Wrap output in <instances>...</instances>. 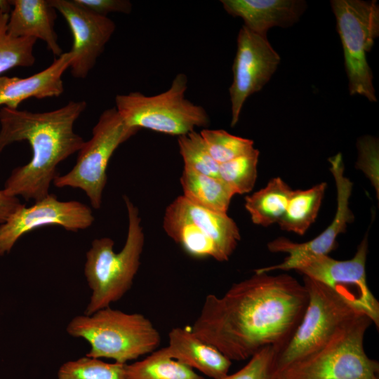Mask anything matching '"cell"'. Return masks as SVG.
Listing matches in <instances>:
<instances>
[{"instance_id":"1","label":"cell","mask_w":379,"mask_h":379,"mask_svg":"<svg viewBox=\"0 0 379 379\" xmlns=\"http://www.w3.org/2000/svg\"><path fill=\"white\" fill-rule=\"evenodd\" d=\"M307 300L305 286L294 277L255 272L221 297L206 295L190 329L231 361L248 359L267 347L279 352L299 325Z\"/></svg>"},{"instance_id":"2","label":"cell","mask_w":379,"mask_h":379,"mask_svg":"<svg viewBox=\"0 0 379 379\" xmlns=\"http://www.w3.org/2000/svg\"><path fill=\"white\" fill-rule=\"evenodd\" d=\"M86 107V102L81 100L45 112L0 109V154L20 141H27L32 151L30 161L14 168L5 182L4 190L8 195L37 201L49 194L51 182L59 175L58 165L85 142L74 125Z\"/></svg>"},{"instance_id":"3","label":"cell","mask_w":379,"mask_h":379,"mask_svg":"<svg viewBox=\"0 0 379 379\" xmlns=\"http://www.w3.org/2000/svg\"><path fill=\"white\" fill-rule=\"evenodd\" d=\"M128 218L127 237L123 248L114 251V241L95 239L86 252L84 274L91 295L84 314L91 315L120 300L131 288L140 265L145 234L138 208L124 196Z\"/></svg>"},{"instance_id":"4","label":"cell","mask_w":379,"mask_h":379,"mask_svg":"<svg viewBox=\"0 0 379 379\" xmlns=\"http://www.w3.org/2000/svg\"><path fill=\"white\" fill-rule=\"evenodd\" d=\"M66 330L71 336L82 338L90 344L86 357L112 359L119 364L152 353L161 343L159 331L143 314L110 307L74 317Z\"/></svg>"},{"instance_id":"5","label":"cell","mask_w":379,"mask_h":379,"mask_svg":"<svg viewBox=\"0 0 379 379\" xmlns=\"http://www.w3.org/2000/svg\"><path fill=\"white\" fill-rule=\"evenodd\" d=\"M372 324L366 315L357 314L324 345L277 370L275 379H379V363L364 347Z\"/></svg>"},{"instance_id":"6","label":"cell","mask_w":379,"mask_h":379,"mask_svg":"<svg viewBox=\"0 0 379 379\" xmlns=\"http://www.w3.org/2000/svg\"><path fill=\"white\" fill-rule=\"evenodd\" d=\"M187 88V77L179 73L166 91L151 96L140 92L119 94L114 107L131 127L179 137L210 124L206 110L185 98Z\"/></svg>"},{"instance_id":"7","label":"cell","mask_w":379,"mask_h":379,"mask_svg":"<svg viewBox=\"0 0 379 379\" xmlns=\"http://www.w3.org/2000/svg\"><path fill=\"white\" fill-rule=\"evenodd\" d=\"M331 5L343 46L350 94L376 102L366 54L379 35V6L376 1L361 0H333Z\"/></svg>"},{"instance_id":"8","label":"cell","mask_w":379,"mask_h":379,"mask_svg":"<svg viewBox=\"0 0 379 379\" xmlns=\"http://www.w3.org/2000/svg\"><path fill=\"white\" fill-rule=\"evenodd\" d=\"M139 130L128 126L114 107L104 110L92 130V137L78 152L75 165L65 175L57 176L54 185L82 190L91 206L100 208L110 158L120 145Z\"/></svg>"},{"instance_id":"9","label":"cell","mask_w":379,"mask_h":379,"mask_svg":"<svg viewBox=\"0 0 379 379\" xmlns=\"http://www.w3.org/2000/svg\"><path fill=\"white\" fill-rule=\"evenodd\" d=\"M303 285L307 304L294 333L277 354V370L324 345L343 324L361 314L324 284L304 276Z\"/></svg>"},{"instance_id":"10","label":"cell","mask_w":379,"mask_h":379,"mask_svg":"<svg viewBox=\"0 0 379 379\" xmlns=\"http://www.w3.org/2000/svg\"><path fill=\"white\" fill-rule=\"evenodd\" d=\"M367 253L366 235L350 260H335L328 255L310 256L301 260L294 270L330 288L357 312L369 317L378 328L379 302L366 281Z\"/></svg>"},{"instance_id":"11","label":"cell","mask_w":379,"mask_h":379,"mask_svg":"<svg viewBox=\"0 0 379 379\" xmlns=\"http://www.w3.org/2000/svg\"><path fill=\"white\" fill-rule=\"evenodd\" d=\"M280 60L266 35L255 33L244 25L241 27L232 65L233 81L229 88L232 127L237 124L246 99L270 81Z\"/></svg>"},{"instance_id":"12","label":"cell","mask_w":379,"mask_h":379,"mask_svg":"<svg viewBox=\"0 0 379 379\" xmlns=\"http://www.w3.org/2000/svg\"><path fill=\"white\" fill-rule=\"evenodd\" d=\"M331 171L335 181L337 209L332 222L317 237L304 243H295L284 237H279L267 244L270 251L286 253L288 256L279 264L255 270L258 273H268L274 270H294L303 258L328 255L337 246L336 239L345 232L347 225L354 220L350 208L352 182L344 175V164L340 154L329 159Z\"/></svg>"},{"instance_id":"13","label":"cell","mask_w":379,"mask_h":379,"mask_svg":"<svg viewBox=\"0 0 379 379\" xmlns=\"http://www.w3.org/2000/svg\"><path fill=\"white\" fill-rule=\"evenodd\" d=\"M93 221L89 206L77 201H62L48 194L29 207L23 205L0 225V256L9 253L22 235L40 227L56 225L77 232Z\"/></svg>"},{"instance_id":"14","label":"cell","mask_w":379,"mask_h":379,"mask_svg":"<svg viewBox=\"0 0 379 379\" xmlns=\"http://www.w3.org/2000/svg\"><path fill=\"white\" fill-rule=\"evenodd\" d=\"M48 1L65 18L72 34V75L85 79L114 32L116 25L108 17L95 14L74 0Z\"/></svg>"},{"instance_id":"15","label":"cell","mask_w":379,"mask_h":379,"mask_svg":"<svg viewBox=\"0 0 379 379\" xmlns=\"http://www.w3.org/2000/svg\"><path fill=\"white\" fill-rule=\"evenodd\" d=\"M73 55L63 53L45 69L26 78L0 77V105L18 109L28 98L58 97L64 91L62 77L69 68Z\"/></svg>"},{"instance_id":"16","label":"cell","mask_w":379,"mask_h":379,"mask_svg":"<svg viewBox=\"0 0 379 379\" xmlns=\"http://www.w3.org/2000/svg\"><path fill=\"white\" fill-rule=\"evenodd\" d=\"M225 11L239 17L251 31L266 35L272 27H286L295 23L305 8L299 0H221Z\"/></svg>"},{"instance_id":"17","label":"cell","mask_w":379,"mask_h":379,"mask_svg":"<svg viewBox=\"0 0 379 379\" xmlns=\"http://www.w3.org/2000/svg\"><path fill=\"white\" fill-rule=\"evenodd\" d=\"M166 355L213 379L228 375L232 361L218 349L186 328L175 327L168 333V345L161 348Z\"/></svg>"},{"instance_id":"18","label":"cell","mask_w":379,"mask_h":379,"mask_svg":"<svg viewBox=\"0 0 379 379\" xmlns=\"http://www.w3.org/2000/svg\"><path fill=\"white\" fill-rule=\"evenodd\" d=\"M7 22L12 36L27 37L44 41L48 49L57 57L62 50L55 31L56 10L48 0H12Z\"/></svg>"},{"instance_id":"19","label":"cell","mask_w":379,"mask_h":379,"mask_svg":"<svg viewBox=\"0 0 379 379\" xmlns=\"http://www.w3.org/2000/svg\"><path fill=\"white\" fill-rule=\"evenodd\" d=\"M176 199L200 232L215 246L222 262L228 260L241 239L236 222L227 213L199 206L182 195Z\"/></svg>"},{"instance_id":"20","label":"cell","mask_w":379,"mask_h":379,"mask_svg":"<svg viewBox=\"0 0 379 379\" xmlns=\"http://www.w3.org/2000/svg\"><path fill=\"white\" fill-rule=\"evenodd\" d=\"M163 227L166 234L191 257L211 258L222 262L215 246L187 216L176 199L166 209Z\"/></svg>"},{"instance_id":"21","label":"cell","mask_w":379,"mask_h":379,"mask_svg":"<svg viewBox=\"0 0 379 379\" xmlns=\"http://www.w3.org/2000/svg\"><path fill=\"white\" fill-rule=\"evenodd\" d=\"M182 196L204 208L227 213L235 194L221 179L184 168L180 177Z\"/></svg>"},{"instance_id":"22","label":"cell","mask_w":379,"mask_h":379,"mask_svg":"<svg viewBox=\"0 0 379 379\" xmlns=\"http://www.w3.org/2000/svg\"><path fill=\"white\" fill-rule=\"evenodd\" d=\"M293 190L281 178L271 179L267 185L245 197V208L252 222L267 227L282 218Z\"/></svg>"},{"instance_id":"23","label":"cell","mask_w":379,"mask_h":379,"mask_svg":"<svg viewBox=\"0 0 379 379\" xmlns=\"http://www.w3.org/2000/svg\"><path fill=\"white\" fill-rule=\"evenodd\" d=\"M326 186L321 182L307 190H293L278 222L281 229L303 235L317 218Z\"/></svg>"},{"instance_id":"24","label":"cell","mask_w":379,"mask_h":379,"mask_svg":"<svg viewBox=\"0 0 379 379\" xmlns=\"http://www.w3.org/2000/svg\"><path fill=\"white\" fill-rule=\"evenodd\" d=\"M128 379H204L192 368L170 358L162 349L145 359L126 365Z\"/></svg>"},{"instance_id":"25","label":"cell","mask_w":379,"mask_h":379,"mask_svg":"<svg viewBox=\"0 0 379 379\" xmlns=\"http://www.w3.org/2000/svg\"><path fill=\"white\" fill-rule=\"evenodd\" d=\"M9 13L0 15V74L16 67H31L35 62L36 39L12 36L8 33Z\"/></svg>"},{"instance_id":"26","label":"cell","mask_w":379,"mask_h":379,"mask_svg":"<svg viewBox=\"0 0 379 379\" xmlns=\"http://www.w3.org/2000/svg\"><path fill=\"white\" fill-rule=\"evenodd\" d=\"M126 365L106 363L86 356L63 364L58 371L57 379H128Z\"/></svg>"},{"instance_id":"27","label":"cell","mask_w":379,"mask_h":379,"mask_svg":"<svg viewBox=\"0 0 379 379\" xmlns=\"http://www.w3.org/2000/svg\"><path fill=\"white\" fill-rule=\"evenodd\" d=\"M259 151L252 152L229 161L220 164L218 178L221 179L235 194L250 192L257 178V166Z\"/></svg>"},{"instance_id":"28","label":"cell","mask_w":379,"mask_h":379,"mask_svg":"<svg viewBox=\"0 0 379 379\" xmlns=\"http://www.w3.org/2000/svg\"><path fill=\"white\" fill-rule=\"evenodd\" d=\"M211 157L222 164L252 152L253 141L225 130L204 128L199 132Z\"/></svg>"},{"instance_id":"29","label":"cell","mask_w":379,"mask_h":379,"mask_svg":"<svg viewBox=\"0 0 379 379\" xmlns=\"http://www.w3.org/2000/svg\"><path fill=\"white\" fill-rule=\"evenodd\" d=\"M178 143L184 168L218 178L219 164L210 155L199 133L194 131L179 136Z\"/></svg>"},{"instance_id":"30","label":"cell","mask_w":379,"mask_h":379,"mask_svg":"<svg viewBox=\"0 0 379 379\" xmlns=\"http://www.w3.org/2000/svg\"><path fill=\"white\" fill-rule=\"evenodd\" d=\"M278 353L273 347L262 348L244 367L222 379H275Z\"/></svg>"},{"instance_id":"31","label":"cell","mask_w":379,"mask_h":379,"mask_svg":"<svg viewBox=\"0 0 379 379\" xmlns=\"http://www.w3.org/2000/svg\"><path fill=\"white\" fill-rule=\"evenodd\" d=\"M79 5L99 15L107 17L109 13L129 14L132 4L128 0H74Z\"/></svg>"},{"instance_id":"32","label":"cell","mask_w":379,"mask_h":379,"mask_svg":"<svg viewBox=\"0 0 379 379\" xmlns=\"http://www.w3.org/2000/svg\"><path fill=\"white\" fill-rule=\"evenodd\" d=\"M23 205L17 197L10 196L4 189L0 190V225Z\"/></svg>"},{"instance_id":"33","label":"cell","mask_w":379,"mask_h":379,"mask_svg":"<svg viewBox=\"0 0 379 379\" xmlns=\"http://www.w3.org/2000/svg\"><path fill=\"white\" fill-rule=\"evenodd\" d=\"M11 10V1L8 0H0V15L4 13H9Z\"/></svg>"}]
</instances>
